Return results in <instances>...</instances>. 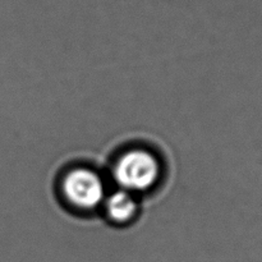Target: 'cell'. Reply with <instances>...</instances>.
Masks as SVG:
<instances>
[{
    "label": "cell",
    "instance_id": "obj_3",
    "mask_svg": "<svg viewBox=\"0 0 262 262\" xmlns=\"http://www.w3.org/2000/svg\"><path fill=\"white\" fill-rule=\"evenodd\" d=\"M104 210L107 219L115 224H125L136 216L138 210L137 201L132 193L124 189L114 192L105 197Z\"/></svg>",
    "mask_w": 262,
    "mask_h": 262
},
{
    "label": "cell",
    "instance_id": "obj_2",
    "mask_svg": "<svg viewBox=\"0 0 262 262\" xmlns=\"http://www.w3.org/2000/svg\"><path fill=\"white\" fill-rule=\"evenodd\" d=\"M61 192L69 205L78 210L96 209L105 200L104 181L90 168H74L61 181Z\"/></svg>",
    "mask_w": 262,
    "mask_h": 262
},
{
    "label": "cell",
    "instance_id": "obj_1",
    "mask_svg": "<svg viewBox=\"0 0 262 262\" xmlns=\"http://www.w3.org/2000/svg\"><path fill=\"white\" fill-rule=\"evenodd\" d=\"M161 166L152 152L143 148H132L117 159L113 166L115 182L128 192L150 189L160 178Z\"/></svg>",
    "mask_w": 262,
    "mask_h": 262
}]
</instances>
